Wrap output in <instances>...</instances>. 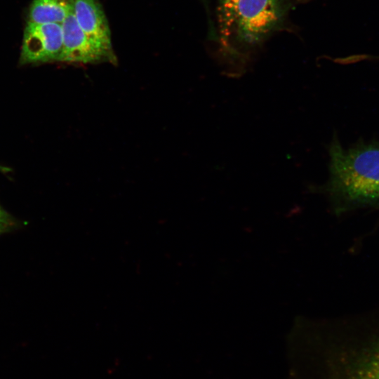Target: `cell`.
Returning <instances> with one entry per match:
<instances>
[{
    "label": "cell",
    "mask_w": 379,
    "mask_h": 379,
    "mask_svg": "<svg viewBox=\"0 0 379 379\" xmlns=\"http://www.w3.org/2000/svg\"><path fill=\"white\" fill-rule=\"evenodd\" d=\"M288 0H235L218 8L220 41L232 77L241 75L249 53L284 28Z\"/></svg>",
    "instance_id": "cell-1"
},
{
    "label": "cell",
    "mask_w": 379,
    "mask_h": 379,
    "mask_svg": "<svg viewBox=\"0 0 379 379\" xmlns=\"http://www.w3.org/2000/svg\"><path fill=\"white\" fill-rule=\"evenodd\" d=\"M329 178L312 192L326 194L336 213L379 202V147L357 146L345 149L334 138L329 146Z\"/></svg>",
    "instance_id": "cell-2"
},
{
    "label": "cell",
    "mask_w": 379,
    "mask_h": 379,
    "mask_svg": "<svg viewBox=\"0 0 379 379\" xmlns=\"http://www.w3.org/2000/svg\"><path fill=\"white\" fill-rule=\"evenodd\" d=\"M62 51L61 24L27 22L22 38L21 64L60 61Z\"/></svg>",
    "instance_id": "cell-3"
},
{
    "label": "cell",
    "mask_w": 379,
    "mask_h": 379,
    "mask_svg": "<svg viewBox=\"0 0 379 379\" xmlns=\"http://www.w3.org/2000/svg\"><path fill=\"white\" fill-rule=\"evenodd\" d=\"M63 51L60 62L95 63L117 62L114 52L91 39L78 25L72 8L61 24Z\"/></svg>",
    "instance_id": "cell-4"
},
{
    "label": "cell",
    "mask_w": 379,
    "mask_h": 379,
    "mask_svg": "<svg viewBox=\"0 0 379 379\" xmlns=\"http://www.w3.org/2000/svg\"><path fill=\"white\" fill-rule=\"evenodd\" d=\"M72 13L85 34L107 50L112 51L111 34L106 16L98 0H70Z\"/></svg>",
    "instance_id": "cell-5"
},
{
    "label": "cell",
    "mask_w": 379,
    "mask_h": 379,
    "mask_svg": "<svg viewBox=\"0 0 379 379\" xmlns=\"http://www.w3.org/2000/svg\"><path fill=\"white\" fill-rule=\"evenodd\" d=\"M70 10V0H34L29 10L28 22L62 24Z\"/></svg>",
    "instance_id": "cell-6"
},
{
    "label": "cell",
    "mask_w": 379,
    "mask_h": 379,
    "mask_svg": "<svg viewBox=\"0 0 379 379\" xmlns=\"http://www.w3.org/2000/svg\"><path fill=\"white\" fill-rule=\"evenodd\" d=\"M354 379H379V337L359 354L354 366Z\"/></svg>",
    "instance_id": "cell-7"
},
{
    "label": "cell",
    "mask_w": 379,
    "mask_h": 379,
    "mask_svg": "<svg viewBox=\"0 0 379 379\" xmlns=\"http://www.w3.org/2000/svg\"><path fill=\"white\" fill-rule=\"evenodd\" d=\"M19 226L18 221L0 205V235L10 232Z\"/></svg>",
    "instance_id": "cell-8"
},
{
    "label": "cell",
    "mask_w": 379,
    "mask_h": 379,
    "mask_svg": "<svg viewBox=\"0 0 379 379\" xmlns=\"http://www.w3.org/2000/svg\"><path fill=\"white\" fill-rule=\"evenodd\" d=\"M235 0H218V8L219 7H223L226 6L232 2H234Z\"/></svg>",
    "instance_id": "cell-9"
},
{
    "label": "cell",
    "mask_w": 379,
    "mask_h": 379,
    "mask_svg": "<svg viewBox=\"0 0 379 379\" xmlns=\"http://www.w3.org/2000/svg\"><path fill=\"white\" fill-rule=\"evenodd\" d=\"M8 171H9L8 168L0 166V171L6 172Z\"/></svg>",
    "instance_id": "cell-10"
}]
</instances>
